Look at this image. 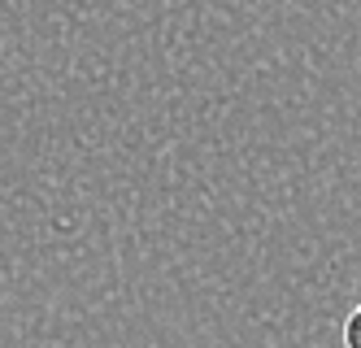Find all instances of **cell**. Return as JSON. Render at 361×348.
I'll return each instance as SVG.
<instances>
[{
  "mask_svg": "<svg viewBox=\"0 0 361 348\" xmlns=\"http://www.w3.org/2000/svg\"><path fill=\"white\" fill-rule=\"evenodd\" d=\"M344 348H361V305L344 318Z\"/></svg>",
  "mask_w": 361,
  "mask_h": 348,
  "instance_id": "obj_1",
  "label": "cell"
}]
</instances>
